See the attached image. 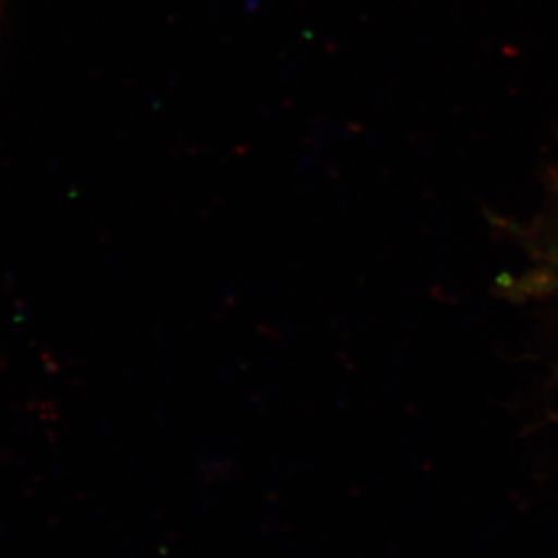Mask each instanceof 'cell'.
<instances>
[]
</instances>
